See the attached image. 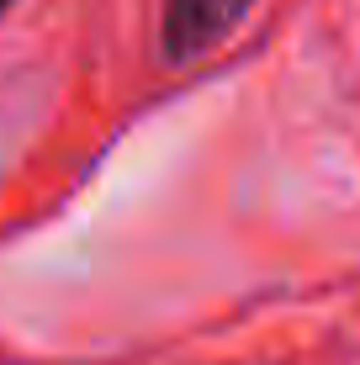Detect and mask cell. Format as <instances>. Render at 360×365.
I'll list each match as a JSON object with an SVG mask.
<instances>
[{
  "instance_id": "6da1fadb",
  "label": "cell",
  "mask_w": 360,
  "mask_h": 365,
  "mask_svg": "<svg viewBox=\"0 0 360 365\" xmlns=\"http://www.w3.org/2000/svg\"><path fill=\"white\" fill-rule=\"evenodd\" d=\"M254 0H165V21H159V48L170 64H191V58L212 53L239 32Z\"/></svg>"
},
{
  "instance_id": "7a4b0ae2",
  "label": "cell",
  "mask_w": 360,
  "mask_h": 365,
  "mask_svg": "<svg viewBox=\"0 0 360 365\" xmlns=\"http://www.w3.org/2000/svg\"><path fill=\"white\" fill-rule=\"evenodd\" d=\"M6 6H11V0H0V11H6Z\"/></svg>"
}]
</instances>
